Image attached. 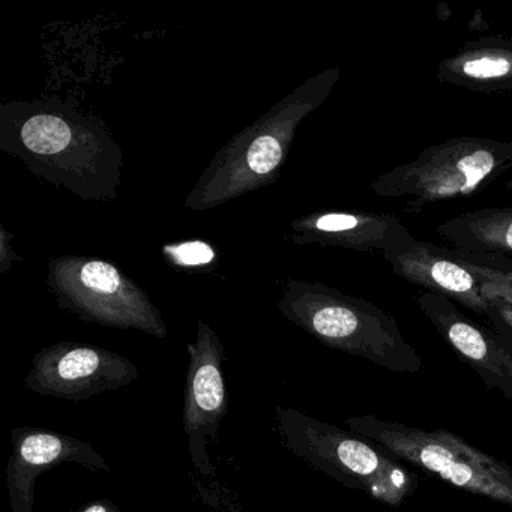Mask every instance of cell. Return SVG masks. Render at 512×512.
Segmentation results:
<instances>
[{
    "instance_id": "cell-1",
    "label": "cell",
    "mask_w": 512,
    "mask_h": 512,
    "mask_svg": "<svg viewBox=\"0 0 512 512\" xmlns=\"http://www.w3.org/2000/svg\"><path fill=\"white\" fill-rule=\"evenodd\" d=\"M275 416L281 443L344 487L394 508L415 494L418 475L382 446L299 410L277 406Z\"/></svg>"
},
{
    "instance_id": "cell-2",
    "label": "cell",
    "mask_w": 512,
    "mask_h": 512,
    "mask_svg": "<svg viewBox=\"0 0 512 512\" xmlns=\"http://www.w3.org/2000/svg\"><path fill=\"white\" fill-rule=\"evenodd\" d=\"M350 431L382 446L401 463L451 487L512 508V466L446 430H424L376 415L344 419Z\"/></svg>"
},
{
    "instance_id": "cell-3",
    "label": "cell",
    "mask_w": 512,
    "mask_h": 512,
    "mask_svg": "<svg viewBox=\"0 0 512 512\" xmlns=\"http://www.w3.org/2000/svg\"><path fill=\"white\" fill-rule=\"evenodd\" d=\"M512 169V142L455 137L425 148L418 158L374 179L370 191L385 199H404L421 211L448 200L476 196Z\"/></svg>"
},
{
    "instance_id": "cell-4",
    "label": "cell",
    "mask_w": 512,
    "mask_h": 512,
    "mask_svg": "<svg viewBox=\"0 0 512 512\" xmlns=\"http://www.w3.org/2000/svg\"><path fill=\"white\" fill-rule=\"evenodd\" d=\"M287 316L320 343L395 373H418L421 356L404 338L394 317L364 299L323 286L299 290Z\"/></svg>"
},
{
    "instance_id": "cell-5",
    "label": "cell",
    "mask_w": 512,
    "mask_h": 512,
    "mask_svg": "<svg viewBox=\"0 0 512 512\" xmlns=\"http://www.w3.org/2000/svg\"><path fill=\"white\" fill-rule=\"evenodd\" d=\"M137 379L136 365L118 353L88 344L58 343L34 356L25 386L43 397L83 403Z\"/></svg>"
},
{
    "instance_id": "cell-6",
    "label": "cell",
    "mask_w": 512,
    "mask_h": 512,
    "mask_svg": "<svg viewBox=\"0 0 512 512\" xmlns=\"http://www.w3.org/2000/svg\"><path fill=\"white\" fill-rule=\"evenodd\" d=\"M188 353L190 364L185 380L182 422L194 467L200 475L214 478L215 467L209 458L208 442H217L229 403L223 373V346L218 335L202 320L196 343L188 344Z\"/></svg>"
},
{
    "instance_id": "cell-7",
    "label": "cell",
    "mask_w": 512,
    "mask_h": 512,
    "mask_svg": "<svg viewBox=\"0 0 512 512\" xmlns=\"http://www.w3.org/2000/svg\"><path fill=\"white\" fill-rule=\"evenodd\" d=\"M415 301L443 340L484 385L512 400V338L490 325L476 323L443 296L421 292Z\"/></svg>"
},
{
    "instance_id": "cell-8",
    "label": "cell",
    "mask_w": 512,
    "mask_h": 512,
    "mask_svg": "<svg viewBox=\"0 0 512 512\" xmlns=\"http://www.w3.org/2000/svg\"><path fill=\"white\" fill-rule=\"evenodd\" d=\"M11 443L7 487L13 512H35L37 479L61 464H80L92 472L110 470L109 463L91 443L58 431L16 427L11 431Z\"/></svg>"
},
{
    "instance_id": "cell-9",
    "label": "cell",
    "mask_w": 512,
    "mask_h": 512,
    "mask_svg": "<svg viewBox=\"0 0 512 512\" xmlns=\"http://www.w3.org/2000/svg\"><path fill=\"white\" fill-rule=\"evenodd\" d=\"M80 283L70 296L71 307L92 322L116 328H136L157 337L167 331L158 311L146 298L122 280L115 266L106 262H85L80 269Z\"/></svg>"
},
{
    "instance_id": "cell-10",
    "label": "cell",
    "mask_w": 512,
    "mask_h": 512,
    "mask_svg": "<svg viewBox=\"0 0 512 512\" xmlns=\"http://www.w3.org/2000/svg\"><path fill=\"white\" fill-rule=\"evenodd\" d=\"M383 260L394 274L424 292L443 296L478 316L487 317L490 302L482 296L478 280L463 265L457 251L418 241L409 253Z\"/></svg>"
},
{
    "instance_id": "cell-11",
    "label": "cell",
    "mask_w": 512,
    "mask_h": 512,
    "mask_svg": "<svg viewBox=\"0 0 512 512\" xmlns=\"http://www.w3.org/2000/svg\"><path fill=\"white\" fill-rule=\"evenodd\" d=\"M308 232L329 245L385 257L409 253L418 244L407 227L388 212H328L308 223Z\"/></svg>"
},
{
    "instance_id": "cell-12",
    "label": "cell",
    "mask_w": 512,
    "mask_h": 512,
    "mask_svg": "<svg viewBox=\"0 0 512 512\" xmlns=\"http://www.w3.org/2000/svg\"><path fill=\"white\" fill-rule=\"evenodd\" d=\"M445 85L481 94L512 91V37H482L463 44L437 67Z\"/></svg>"
},
{
    "instance_id": "cell-13",
    "label": "cell",
    "mask_w": 512,
    "mask_h": 512,
    "mask_svg": "<svg viewBox=\"0 0 512 512\" xmlns=\"http://www.w3.org/2000/svg\"><path fill=\"white\" fill-rule=\"evenodd\" d=\"M436 233L458 253L512 259V206L463 212L437 226Z\"/></svg>"
},
{
    "instance_id": "cell-14",
    "label": "cell",
    "mask_w": 512,
    "mask_h": 512,
    "mask_svg": "<svg viewBox=\"0 0 512 512\" xmlns=\"http://www.w3.org/2000/svg\"><path fill=\"white\" fill-rule=\"evenodd\" d=\"M463 265L475 275L487 301L512 305V259L502 256L458 253Z\"/></svg>"
},
{
    "instance_id": "cell-15",
    "label": "cell",
    "mask_w": 512,
    "mask_h": 512,
    "mask_svg": "<svg viewBox=\"0 0 512 512\" xmlns=\"http://www.w3.org/2000/svg\"><path fill=\"white\" fill-rule=\"evenodd\" d=\"M22 137L29 151L38 155H56L67 148L71 130L67 122L56 116L40 115L26 122Z\"/></svg>"
},
{
    "instance_id": "cell-16",
    "label": "cell",
    "mask_w": 512,
    "mask_h": 512,
    "mask_svg": "<svg viewBox=\"0 0 512 512\" xmlns=\"http://www.w3.org/2000/svg\"><path fill=\"white\" fill-rule=\"evenodd\" d=\"M283 151L280 142L272 136H260L248 149V166L259 175L272 172L280 164Z\"/></svg>"
},
{
    "instance_id": "cell-17",
    "label": "cell",
    "mask_w": 512,
    "mask_h": 512,
    "mask_svg": "<svg viewBox=\"0 0 512 512\" xmlns=\"http://www.w3.org/2000/svg\"><path fill=\"white\" fill-rule=\"evenodd\" d=\"M169 251L175 257L176 262L184 266L206 265L214 259V251L205 242H187V244L170 247Z\"/></svg>"
},
{
    "instance_id": "cell-18",
    "label": "cell",
    "mask_w": 512,
    "mask_h": 512,
    "mask_svg": "<svg viewBox=\"0 0 512 512\" xmlns=\"http://www.w3.org/2000/svg\"><path fill=\"white\" fill-rule=\"evenodd\" d=\"M490 302V311L487 317L488 325L496 331L502 332L506 337L512 338V305L502 301Z\"/></svg>"
},
{
    "instance_id": "cell-19",
    "label": "cell",
    "mask_w": 512,
    "mask_h": 512,
    "mask_svg": "<svg viewBox=\"0 0 512 512\" xmlns=\"http://www.w3.org/2000/svg\"><path fill=\"white\" fill-rule=\"evenodd\" d=\"M79 512H121L115 503L107 499L92 500L80 508Z\"/></svg>"
},
{
    "instance_id": "cell-20",
    "label": "cell",
    "mask_w": 512,
    "mask_h": 512,
    "mask_svg": "<svg viewBox=\"0 0 512 512\" xmlns=\"http://www.w3.org/2000/svg\"><path fill=\"white\" fill-rule=\"evenodd\" d=\"M505 187L512 193V179L511 181L506 182Z\"/></svg>"
}]
</instances>
